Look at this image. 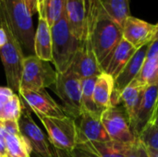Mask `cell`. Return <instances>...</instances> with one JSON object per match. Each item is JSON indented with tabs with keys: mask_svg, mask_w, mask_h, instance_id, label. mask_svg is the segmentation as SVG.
<instances>
[{
	"mask_svg": "<svg viewBox=\"0 0 158 157\" xmlns=\"http://www.w3.org/2000/svg\"><path fill=\"white\" fill-rule=\"evenodd\" d=\"M88 36L100 67L123 39L122 28L104 10L98 0H87Z\"/></svg>",
	"mask_w": 158,
	"mask_h": 157,
	"instance_id": "6da1fadb",
	"label": "cell"
},
{
	"mask_svg": "<svg viewBox=\"0 0 158 157\" xmlns=\"http://www.w3.org/2000/svg\"><path fill=\"white\" fill-rule=\"evenodd\" d=\"M0 26H2L7 34L6 43L0 48V57L4 66L7 87L15 93H19V83L23 69L24 54L20 43L13 33L10 24L7 20L5 8L0 1Z\"/></svg>",
	"mask_w": 158,
	"mask_h": 157,
	"instance_id": "7a4b0ae2",
	"label": "cell"
},
{
	"mask_svg": "<svg viewBox=\"0 0 158 157\" xmlns=\"http://www.w3.org/2000/svg\"><path fill=\"white\" fill-rule=\"evenodd\" d=\"M53 61L57 73L67 72L73 61V58L81 45L69 30L64 10L61 18L51 27Z\"/></svg>",
	"mask_w": 158,
	"mask_h": 157,
	"instance_id": "3957f363",
	"label": "cell"
},
{
	"mask_svg": "<svg viewBox=\"0 0 158 157\" xmlns=\"http://www.w3.org/2000/svg\"><path fill=\"white\" fill-rule=\"evenodd\" d=\"M11 30L21 47L34 55V33L31 15L24 0H0Z\"/></svg>",
	"mask_w": 158,
	"mask_h": 157,
	"instance_id": "277c9868",
	"label": "cell"
},
{
	"mask_svg": "<svg viewBox=\"0 0 158 157\" xmlns=\"http://www.w3.org/2000/svg\"><path fill=\"white\" fill-rule=\"evenodd\" d=\"M44 127L49 141L56 149L72 154L77 146L76 121L70 117L49 118L36 115Z\"/></svg>",
	"mask_w": 158,
	"mask_h": 157,
	"instance_id": "5b68a950",
	"label": "cell"
},
{
	"mask_svg": "<svg viewBox=\"0 0 158 157\" xmlns=\"http://www.w3.org/2000/svg\"><path fill=\"white\" fill-rule=\"evenodd\" d=\"M54 92L61 100L65 114L77 119L82 113L81 79L70 69L65 73H57Z\"/></svg>",
	"mask_w": 158,
	"mask_h": 157,
	"instance_id": "8992f818",
	"label": "cell"
},
{
	"mask_svg": "<svg viewBox=\"0 0 158 157\" xmlns=\"http://www.w3.org/2000/svg\"><path fill=\"white\" fill-rule=\"evenodd\" d=\"M57 72L50 62L37 57L35 55L25 56L23 69L19 83V89L31 91L43 90L55 84Z\"/></svg>",
	"mask_w": 158,
	"mask_h": 157,
	"instance_id": "52a82bcc",
	"label": "cell"
},
{
	"mask_svg": "<svg viewBox=\"0 0 158 157\" xmlns=\"http://www.w3.org/2000/svg\"><path fill=\"white\" fill-rule=\"evenodd\" d=\"M21 100V115L19 119V131L30 143L32 152L38 157H55L51 146L42 130L32 119L30 107Z\"/></svg>",
	"mask_w": 158,
	"mask_h": 157,
	"instance_id": "ba28073f",
	"label": "cell"
},
{
	"mask_svg": "<svg viewBox=\"0 0 158 157\" xmlns=\"http://www.w3.org/2000/svg\"><path fill=\"white\" fill-rule=\"evenodd\" d=\"M101 122L112 141L132 143L138 138L133 134L128 119L118 106L106 108L101 115Z\"/></svg>",
	"mask_w": 158,
	"mask_h": 157,
	"instance_id": "9c48e42d",
	"label": "cell"
},
{
	"mask_svg": "<svg viewBox=\"0 0 158 157\" xmlns=\"http://www.w3.org/2000/svg\"><path fill=\"white\" fill-rule=\"evenodd\" d=\"M19 94L36 115L49 118H64L67 116L62 106L49 95L45 89L37 91L19 89Z\"/></svg>",
	"mask_w": 158,
	"mask_h": 157,
	"instance_id": "30bf717a",
	"label": "cell"
},
{
	"mask_svg": "<svg viewBox=\"0 0 158 157\" xmlns=\"http://www.w3.org/2000/svg\"><path fill=\"white\" fill-rule=\"evenodd\" d=\"M149 46L150 43L138 49L122 71L115 79L114 91L111 96V106H118V105H119L122 91L139 75L145 60Z\"/></svg>",
	"mask_w": 158,
	"mask_h": 157,
	"instance_id": "8fae6325",
	"label": "cell"
},
{
	"mask_svg": "<svg viewBox=\"0 0 158 157\" xmlns=\"http://www.w3.org/2000/svg\"><path fill=\"white\" fill-rule=\"evenodd\" d=\"M75 121L77 127V145L86 143H104L111 141L101 122L100 117L82 112Z\"/></svg>",
	"mask_w": 158,
	"mask_h": 157,
	"instance_id": "7c38bea8",
	"label": "cell"
},
{
	"mask_svg": "<svg viewBox=\"0 0 158 157\" xmlns=\"http://www.w3.org/2000/svg\"><path fill=\"white\" fill-rule=\"evenodd\" d=\"M156 33V27L143 19L130 16L122 25L123 39L129 42L137 50L151 43Z\"/></svg>",
	"mask_w": 158,
	"mask_h": 157,
	"instance_id": "4fadbf2b",
	"label": "cell"
},
{
	"mask_svg": "<svg viewBox=\"0 0 158 157\" xmlns=\"http://www.w3.org/2000/svg\"><path fill=\"white\" fill-rule=\"evenodd\" d=\"M65 13L74 37L83 42L88 36L87 0H65Z\"/></svg>",
	"mask_w": 158,
	"mask_h": 157,
	"instance_id": "5bb4252c",
	"label": "cell"
},
{
	"mask_svg": "<svg viewBox=\"0 0 158 157\" xmlns=\"http://www.w3.org/2000/svg\"><path fill=\"white\" fill-rule=\"evenodd\" d=\"M69 69L81 79L95 77L103 71L88 38L81 43Z\"/></svg>",
	"mask_w": 158,
	"mask_h": 157,
	"instance_id": "9a60e30c",
	"label": "cell"
},
{
	"mask_svg": "<svg viewBox=\"0 0 158 157\" xmlns=\"http://www.w3.org/2000/svg\"><path fill=\"white\" fill-rule=\"evenodd\" d=\"M158 108V81L149 85L142 97L136 119L131 127L133 134L138 137L142 130L152 121Z\"/></svg>",
	"mask_w": 158,
	"mask_h": 157,
	"instance_id": "2e32d148",
	"label": "cell"
},
{
	"mask_svg": "<svg viewBox=\"0 0 158 157\" xmlns=\"http://www.w3.org/2000/svg\"><path fill=\"white\" fill-rule=\"evenodd\" d=\"M132 143L112 140L104 143H86L78 144L75 151H79L84 157H126Z\"/></svg>",
	"mask_w": 158,
	"mask_h": 157,
	"instance_id": "e0dca14e",
	"label": "cell"
},
{
	"mask_svg": "<svg viewBox=\"0 0 158 157\" xmlns=\"http://www.w3.org/2000/svg\"><path fill=\"white\" fill-rule=\"evenodd\" d=\"M136 51L137 49L134 46H132L125 39H122L110 57L102 67V70L111 75L115 80Z\"/></svg>",
	"mask_w": 158,
	"mask_h": 157,
	"instance_id": "ac0fdd59",
	"label": "cell"
},
{
	"mask_svg": "<svg viewBox=\"0 0 158 157\" xmlns=\"http://www.w3.org/2000/svg\"><path fill=\"white\" fill-rule=\"evenodd\" d=\"M146 88L147 87L136 80H133L127 87H125L120 94V103H123L131 129L135 122L142 97Z\"/></svg>",
	"mask_w": 158,
	"mask_h": 157,
	"instance_id": "d6986e66",
	"label": "cell"
},
{
	"mask_svg": "<svg viewBox=\"0 0 158 157\" xmlns=\"http://www.w3.org/2000/svg\"><path fill=\"white\" fill-rule=\"evenodd\" d=\"M34 55L42 60L52 62V34L51 28L45 19L39 18L38 26L34 33Z\"/></svg>",
	"mask_w": 158,
	"mask_h": 157,
	"instance_id": "ffe728a7",
	"label": "cell"
},
{
	"mask_svg": "<svg viewBox=\"0 0 158 157\" xmlns=\"http://www.w3.org/2000/svg\"><path fill=\"white\" fill-rule=\"evenodd\" d=\"M134 80L145 87L158 81V40L150 43L143 68Z\"/></svg>",
	"mask_w": 158,
	"mask_h": 157,
	"instance_id": "44dd1931",
	"label": "cell"
},
{
	"mask_svg": "<svg viewBox=\"0 0 158 157\" xmlns=\"http://www.w3.org/2000/svg\"><path fill=\"white\" fill-rule=\"evenodd\" d=\"M115 80L105 71H102L96 78L94 89V101L95 105L105 110L111 106V96L114 91Z\"/></svg>",
	"mask_w": 158,
	"mask_h": 157,
	"instance_id": "7402d4cb",
	"label": "cell"
},
{
	"mask_svg": "<svg viewBox=\"0 0 158 157\" xmlns=\"http://www.w3.org/2000/svg\"><path fill=\"white\" fill-rule=\"evenodd\" d=\"M106 13L121 28L125 20L131 16L130 0H98Z\"/></svg>",
	"mask_w": 158,
	"mask_h": 157,
	"instance_id": "603a6c76",
	"label": "cell"
},
{
	"mask_svg": "<svg viewBox=\"0 0 158 157\" xmlns=\"http://www.w3.org/2000/svg\"><path fill=\"white\" fill-rule=\"evenodd\" d=\"M6 157H31L32 152L28 140L20 134H5Z\"/></svg>",
	"mask_w": 158,
	"mask_h": 157,
	"instance_id": "cb8c5ba5",
	"label": "cell"
},
{
	"mask_svg": "<svg viewBox=\"0 0 158 157\" xmlns=\"http://www.w3.org/2000/svg\"><path fill=\"white\" fill-rule=\"evenodd\" d=\"M96 78L97 76L81 79V107L82 112H87L101 118L104 110L99 108L94 101V89Z\"/></svg>",
	"mask_w": 158,
	"mask_h": 157,
	"instance_id": "d4e9b609",
	"label": "cell"
},
{
	"mask_svg": "<svg viewBox=\"0 0 158 157\" xmlns=\"http://www.w3.org/2000/svg\"><path fill=\"white\" fill-rule=\"evenodd\" d=\"M65 10V0H40L39 18L46 20L51 28L63 15Z\"/></svg>",
	"mask_w": 158,
	"mask_h": 157,
	"instance_id": "484cf974",
	"label": "cell"
},
{
	"mask_svg": "<svg viewBox=\"0 0 158 157\" xmlns=\"http://www.w3.org/2000/svg\"><path fill=\"white\" fill-rule=\"evenodd\" d=\"M21 115V100L20 97L14 93L11 98L5 105L2 112L0 113V122L6 120L19 121Z\"/></svg>",
	"mask_w": 158,
	"mask_h": 157,
	"instance_id": "4316f807",
	"label": "cell"
},
{
	"mask_svg": "<svg viewBox=\"0 0 158 157\" xmlns=\"http://www.w3.org/2000/svg\"><path fill=\"white\" fill-rule=\"evenodd\" d=\"M137 138L148 150L158 152V128L153 123H148Z\"/></svg>",
	"mask_w": 158,
	"mask_h": 157,
	"instance_id": "83f0119b",
	"label": "cell"
},
{
	"mask_svg": "<svg viewBox=\"0 0 158 157\" xmlns=\"http://www.w3.org/2000/svg\"><path fill=\"white\" fill-rule=\"evenodd\" d=\"M126 157H149V155L146 147L141 143L139 139H137L135 143H132Z\"/></svg>",
	"mask_w": 158,
	"mask_h": 157,
	"instance_id": "f1b7e54d",
	"label": "cell"
},
{
	"mask_svg": "<svg viewBox=\"0 0 158 157\" xmlns=\"http://www.w3.org/2000/svg\"><path fill=\"white\" fill-rule=\"evenodd\" d=\"M7 134H20L19 127V121L15 120H6L0 122Z\"/></svg>",
	"mask_w": 158,
	"mask_h": 157,
	"instance_id": "f546056e",
	"label": "cell"
},
{
	"mask_svg": "<svg viewBox=\"0 0 158 157\" xmlns=\"http://www.w3.org/2000/svg\"><path fill=\"white\" fill-rule=\"evenodd\" d=\"M14 93H15L9 87H0V113Z\"/></svg>",
	"mask_w": 158,
	"mask_h": 157,
	"instance_id": "4dcf8cb0",
	"label": "cell"
},
{
	"mask_svg": "<svg viewBox=\"0 0 158 157\" xmlns=\"http://www.w3.org/2000/svg\"><path fill=\"white\" fill-rule=\"evenodd\" d=\"M24 1L27 6V8L31 16L34 15L36 12H38L40 0H24Z\"/></svg>",
	"mask_w": 158,
	"mask_h": 157,
	"instance_id": "1f68e13d",
	"label": "cell"
},
{
	"mask_svg": "<svg viewBox=\"0 0 158 157\" xmlns=\"http://www.w3.org/2000/svg\"><path fill=\"white\" fill-rule=\"evenodd\" d=\"M7 42V34L6 30L0 26V48H2Z\"/></svg>",
	"mask_w": 158,
	"mask_h": 157,
	"instance_id": "d6a6232c",
	"label": "cell"
},
{
	"mask_svg": "<svg viewBox=\"0 0 158 157\" xmlns=\"http://www.w3.org/2000/svg\"><path fill=\"white\" fill-rule=\"evenodd\" d=\"M151 123H153L155 126H156L158 128V108L156 112V114H155V116H154V118H153V119H152V121H151Z\"/></svg>",
	"mask_w": 158,
	"mask_h": 157,
	"instance_id": "836d02e7",
	"label": "cell"
},
{
	"mask_svg": "<svg viewBox=\"0 0 158 157\" xmlns=\"http://www.w3.org/2000/svg\"><path fill=\"white\" fill-rule=\"evenodd\" d=\"M147 151H148L149 157H158V152L156 151H152V150H148V149H147Z\"/></svg>",
	"mask_w": 158,
	"mask_h": 157,
	"instance_id": "e575fe53",
	"label": "cell"
},
{
	"mask_svg": "<svg viewBox=\"0 0 158 157\" xmlns=\"http://www.w3.org/2000/svg\"><path fill=\"white\" fill-rule=\"evenodd\" d=\"M5 134H6V131H5V130H4L2 124L0 123V137H4Z\"/></svg>",
	"mask_w": 158,
	"mask_h": 157,
	"instance_id": "d590c367",
	"label": "cell"
},
{
	"mask_svg": "<svg viewBox=\"0 0 158 157\" xmlns=\"http://www.w3.org/2000/svg\"><path fill=\"white\" fill-rule=\"evenodd\" d=\"M156 38L155 40H158V23L156 24Z\"/></svg>",
	"mask_w": 158,
	"mask_h": 157,
	"instance_id": "8d00e7d4",
	"label": "cell"
},
{
	"mask_svg": "<svg viewBox=\"0 0 158 157\" xmlns=\"http://www.w3.org/2000/svg\"><path fill=\"white\" fill-rule=\"evenodd\" d=\"M0 157H4V156H3V155H0Z\"/></svg>",
	"mask_w": 158,
	"mask_h": 157,
	"instance_id": "74e56055",
	"label": "cell"
},
{
	"mask_svg": "<svg viewBox=\"0 0 158 157\" xmlns=\"http://www.w3.org/2000/svg\"><path fill=\"white\" fill-rule=\"evenodd\" d=\"M81 157H84V156H81Z\"/></svg>",
	"mask_w": 158,
	"mask_h": 157,
	"instance_id": "f35d334b",
	"label": "cell"
}]
</instances>
